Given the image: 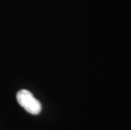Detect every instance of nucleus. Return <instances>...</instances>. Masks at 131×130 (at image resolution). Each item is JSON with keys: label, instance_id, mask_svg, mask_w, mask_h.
<instances>
[{"label": "nucleus", "instance_id": "nucleus-1", "mask_svg": "<svg viewBox=\"0 0 131 130\" xmlns=\"http://www.w3.org/2000/svg\"><path fill=\"white\" fill-rule=\"evenodd\" d=\"M18 103L23 108L32 115H37L41 111V105L37 99L34 97L31 92L27 90H21L16 94Z\"/></svg>", "mask_w": 131, "mask_h": 130}]
</instances>
